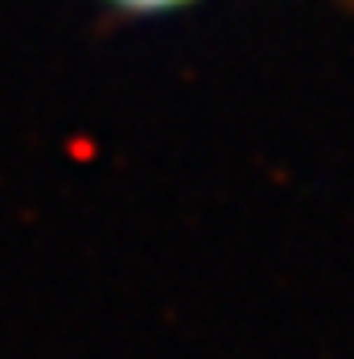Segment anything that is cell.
<instances>
[{"mask_svg": "<svg viewBox=\"0 0 354 359\" xmlns=\"http://www.w3.org/2000/svg\"><path fill=\"white\" fill-rule=\"evenodd\" d=\"M124 8H136V13H157V8H174V4H185V0H115Z\"/></svg>", "mask_w": 354, "mask_h": 359, "instance_id": "obj_1", "label": "cell"}]
</instances>
